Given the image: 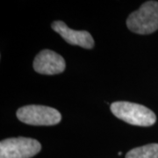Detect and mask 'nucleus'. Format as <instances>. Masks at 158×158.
I'll list each match as a JSON object with an SVG mask.
<instances>
[{
  "label": "nucleus",
  "instance_id": "f257e3e1",
  "mask_svg": "<svg viewBox=\"0 0 158 158\" xmlns=\"http://www.w3.org/2000/svg\"><path fill=\"white\" fill-rule=\"evenodd\" d=\"M110 108L114 116L128 124L150 127L156 121L155 113L142 105L127 101H117L111 104Z\"/></svg>",
  "mask_w": 158,
  "mask_h": 158
},
{
  "label": "nucleus",
  "instance_id": "f03ea898",
  "mask_svg": "<svg viewBox=\"0 0 158 158\" xmlns=\"http://www.w3.org/2000/svg\"><path fill=\"white\" fill-rule=\"evenodd\" d=\"M130 31L138 34H149L158 30V2L148 1L130 14L127 19Z\"/></svg>",
  "mask_w": 158,
  "mask_h": 158
},
{
  "label": "nucleus",
  "instance_id": "7ed1b4c3",
  "mask_svg": "<svg viewBox=\"0 0 158 158\" xmlns=\"http://www.w3.org/2000/svg\"><path fill=\"white\" fill-rule=\"evenodd\" d=\"M17 117L23 123L32 126H53L62 120V115L56 109L39 105L18 109Z\"/></svg>",
  "mask_w": 158,
  "mask_h": 158
},
{
  "label": "nucleus",
  "instance_id": "20e7f679",
  "mask_svg": "<svg viewBox=\"0 0 158 158\" xmlns=\"http://www.w3.org/2000/svg\"><path fill=\"white\" fill-rule=\"evenodd\" d=\"M41 149L35 139L27 137L8 138L0 142V158H31Z\"/></svg>",
  "mask_w": 158,
  "mask_h": 158
},
{
  "label": "nucleus",
  "instance_id": "39448f33",
  "mask_svg": "<svg viewBox=\"0 0 158 158\" xmlns=\"http://www.w3.org/2000/svg\"><path fill=\"white\" fill-rule=\"evenodd\" d=\"M66 63L62 56L55 51L44 49L40 51L34 60V69L42 75H56L63 72Z\"/></svg>",
  "mask_w": 158,
  "mask_h": 158
},
{
  "label": "nucleus",
  "instance_id": "423d86ee",
  "mask_svg": "<svg viewBox=\"0 0 158 158\" xmlns=\"http://www.w3.org/2000/svg\"><path fill=\"white\" fill-rule=\"evenodd\" d=\"M51 27L70 45L80 46L87 49H90L94 47V40L91 34L87 31H77L70 29L61 20L54 21L51 25Z\"/></svg>",
  "mask_w": 158,
  "mask_h": 158
},
{
  "label": "nucleus",
  "instance_id": "0eeeda50",
  "mask_svg": "<svg viewBox=\"0 0 158 158\" xmlns=\"http://www.w3.org/2000/svg\"><path fill=\"white\" fill-rule=\"evenodd\" d=\"M126 158H158V143L133 148L127 153Z\"/></svg>",
  "mask_w": 158,
  "mask_h": 158
},
{
  "label": "nucleus",
  "instance_id": "6e6552de",
  "mask_svg": "<svg viewBox=\"0 0 158 158\" xmlns=\"http://www.w3.org/2000/svg\"><path fill=\"white\" fill-rule=\"evenodd\" d=\"M118 156H121V154H122V153H121V152H120V151H119V152H118Z\"/></svg>",
  "mask_w": 158,
  "mask_h": 158
}]
</instances>
